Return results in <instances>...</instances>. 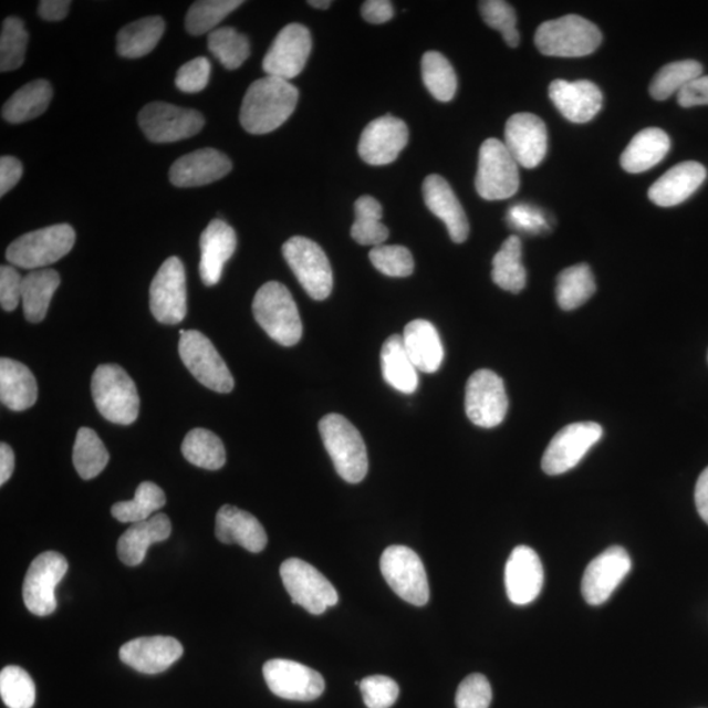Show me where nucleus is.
<instances>
[{
    "label": "nucleus",
    "instance_id": "nucleus-39",
    "mask_svg": "<svg viewBox=\"0 0 708 708\" xmlns=\"http://www.w3.org/2000/svg\"><path fill=\"white\" fill-rule=\"evenodd\" d=\"M184 458L205 470L216 471L226 464V450L221 438L211 430L196 428L189 431L181 445Z\"/></svg>",
    "mask_w": 708,
    "mask_h": 708
},
{
    "label": "nucleus",
    "instance_id": "nucleus-34",
    "mask_svg": "<svg viewBox=\"0 0 708 708\" xmlns=\"http://www.w3.org/2000/svg\"><path fill=\"white\" fill-rule=\"evenodd\" d=\"M382 375L389 386L402 394H414L419 375L410 361L400 335L389 336L381 351Z\"/></svg>",
    "mask_w": 708,
    "mask_h": 708
},
{
    "label": "nucleus",
    "instance_id": "nucleus-12",
    "mask_svg": "<svg viewBox=\"0 0 708 708\" xmlns=\"http://www.w3.org/2000/svg\"><path fill=\"white\" fill-rule=\"evenodd\" d=\"M509 402L504 381L492 371L481 369L466 385V415L480 428H494L504 421Z\"/></svg>",
    "mask_w": 708,
    "mask_h": 708
},
{
    "label": "nucleus",
    "instance_id": "nucleus-26",
    "mask_svg": "<svg viewBox=\"0 0 708 708\" xmlns=\"http://www.w3.org/2000/svg\"><path fill=\"white\" fill-rule=\"evenodd\" d=\"M423 196L427 208L445 223L455 243H464L470 233L469 219L462 205L440 175H429L423 184Z\"/></svg>",
    "mask_w": 708,
    "mask_h": 708
},
{
    "label": "nucleus",
    "instance_id": "nucleus-27",
    "mask_svg": "<svg viewBox=\"0 0 708 708\" xmlns=\"http://www.w3.org/2000/svg\"><path fill=\"white\" fill-rule=\"evenodd\" d=\"M237 233L222 219H212L200 239V275L204 285L215 287L221 280L223 268L237 250Z\"/></svg>",
    "mask_w": 708,
    "mask_h": 708
},
{
    "label": "nucleus",
    "instance_id": "nucleus-29",
    "mask_svg": "<svg viewBox=\"0 0 708 708\" xmlns=\"http://www.w3.org/2000/svg\"><path fill=\"white\" fill-rule=\"evenodd\" d=\"M216 535L225 544L237 543L258 554L266 549L268 537L257 517L237 507L223 506L216 517Z\"/></svg>",
    "mask_w": 708,
    "mask_h": 708
},
{
    "label": "nucleus",
    "instance_id": "nucleus-48",
    "mask_svg": "<svg viewBox=\"0 0 708 708\" xmlns=\"http://www.w3.org/2000/svg\"><path fill=\"white\" fill-rule=\"evenodd\" d=\"M28 32L23 20L11 17L3 21L0 33V71H13L24 63Z\"/></svg>",
    "mask_w": 708,
    "mask_h": 708
},
{
    "label": "nucleus",
    "instance_id": "nucleus-44",
    "mask_svg": "<svg viewBox=\"0 0 708 708\" xmlns=\"http://www.w3.org/2000/svg\"><path fill=\"white\" fill-rule=\"evenodd\" d=\"M421 74L425 87L436 101L448 103L456 96L457 74L441 53L427 52L423 55Z\"/></svg>",
    "mask_w": 708,
    "mask_h": 708
},
{
    "label": "nucleus",
    "instance_id": "nucleus-18",
    "mask_svg": "<svg viewBox=\"0 0 708 708\" xmlns=\"http://www.w3.org/2000/svg\"><path fill=\"white\" fill-rule=\"evenodd\" d=\"M311 49H313V40L306 27L301 24L283 27L264 56L266 74L290 82L306 66Z\"/></svg>",
    "mask_w": 708,
    "mask_h": 708
},
{
    "label": "nucleus",
    "instance_id": "nucleus-5",
    "mask_svg": "<svg viewBox=\"0 0 708 708\" xmlns=\"http://www.w3.org/2000/svg\"><path fill=\"white\" fill-rule=\"evenodd\" d=\"M534 41L544 55L577 59L597 51L602 33L590 20L565 15L538 27Z\"/></svg>",
    "mask_w": 708,
    "mask_h": 708
},
{
    "label": "nucleus",
    "instance_id": "nucleus-8",
    "mask_svg": "<svg viewBox=\"0 0 708 708\" xmlns=\"http://www.w3.org/2000/svg\"><path fill=\"white\" fill-rule=\"evenodd\" d=\"M282 254L311 299H329L334 288V273L321 246L309 238L293 237L282 246Z\"/></svg>",
    "mask_w": 708,
    "mask_h": 708
},
{
    "label": "nucleus",
    "instance_id": "nucleus-36",
    "mask_svg": "<svg viewBox=\"0 0 708 708\" xmlns=\"http://www.w3.org/2000/svg\"><path fill=\"white\" fill-rule=\"evenodd\" d=\"M60 283V274L54 269H38V271L25 275L21 303H23L24 316L28 322L40 323L44 321Z\"/></svg>",
    "mask_w": 708,
    "mask_h": 708
},
{
    "label": "nucleus",
    "instance_id": "nucleus-22",
    "mask_svg": "<svg viewBox=\"0 0 708 708\" xmlns=\"http://www.w3.org/2000/svg\"><path fill=\"white\" fill-rule=\"evenodd\" d=\"M183 654L181 643L171 636L137 637L119 648L122 662L145 675L167 670Z\"/></svg>",
    "mask_w": 708,
    "mask_h": 708
},
{
    "label": "nucleus",
    "instance_id": "nucleus-17",
    "mask_svg": "<svg viewBox=\"0 0 708 708\" xmlns=\"http://www.w3.org/2000/svg\"><path fill=\"white\" fill-rule=\"evenodd\" d=\"M263 675L268 688L282 699L310 702L321 697L325 688L321 673L285 658L266 663Z\"/></svg>",
    "mask_w": 708,
    "mask_h": 708
},
{
    "label": "nucleus",
    "instance_id": "nucleus-23",
    "mask_svg": "<svg viewBox=\"0 0 708 708\" xmlns=\"http://www.w3.org/2000/svg\"><path fill=\"white\" fill-rule=\"evenodd\" d=\"M544 582L543 565L533 549L519 546L506 566V590L514 605L525 606L540 596Z\"/></svg>",
    "mask_w": 708,
    "mask_h": 708
},
{
    "label": "nucleus",
    "instance_id": "nucleus-42",
    "mask_svg": "<svg viewBox=\"0 0 708 708\" xmlns=\"http://www.w3.org/2000/svg\"><path fill=\"white\" fill-rule=\"evenodd\" d=\"M165 506L166 494L162 488L153 481H144L138 486L133 500L116 502L111 512L119 522L136 523L152 519Z\"/></svg>",
    "mask_w": 708,
    "mask_h": 708
},
{
    "label": "nucleus",
    "instance_id": "nucleus-55",
    "mask_svg": "<svg viewBox=\"0 0 708 708\" xmlns=\"http://www.w3.org/2000/svg\"><path fill=\"white\" fill-rule=\"evenodd\" d=\"M210 71V62L205 56H197L177 71L176 87L186 94H196L208 86Z\"/></svg>",
    "mask_w": 708,
    "mask_h": 708
},
{
    "label": "nucleus",
    "instance_id": "nucleus-33",
    "mask_svg": "<svg viewBox=\"0 0 708 708\" xmlns=\"http://www.w3.org/2000/svg\"><path fill=\"white\" fill-rule=\"evenodd\" d=\"M670 150V138L657 127L636 134L621 157V166L628 174H642L660 163Z\"/></svg>",
    "mask_w": 708,
    "mask_h": 708
},
{
    "label": "nucleus",
    "instance_id": "nucleus-14",
    "mask_svg": "<svg viewBox=\"0 0 708 708\" xmlns=\"http://www.w3.org/2000/svg\"><path fill=\"white\" fill-rule=\"evenodd\" d=\"M604 435L597 423L585 421L566 425L552 438L542 458V469L548 476H562L576 467Z\"/></svg>",
    "mask_w": 708,
    "mask_h": 708
},
{
    "label": "nucleus",
    "instance_id": "nucleus-52",
    "mask_svg": "<svg viewBox=\"0 0 708 708\" xmlns=\"http://www.w3.org/2000/svg\"><path fill=\"white\" fill-rule=\"evenodd\" d=\"M367 708H389L399 697V686L393 678L386 676H371L360 683Z\"/></svg>",
    "mask_w": 708,
    "mask_h": 708
},
{
    "label": "nucleus",
    "instance_id": "nucleus-53",
    "mask_svg": "<svg viewBox=\"0 0 708 708\" xmlns=\"http://www.w3.org/2000/svg\"><path fill=\"white\" fill-rule=\"evenodd\" d=\"M492 700L490 681L476 673L460 683L456 696L457 708H488Z\"/></svg>",
    "mask_w": 708,
    "mask_h": 708
},
{
    "label": "nucleus",
    "instance_id": "nucleus-35",
    "mask_svg": "<svg viewBox=\"0 0 708 708\" xmlns=\"http://www.w3.org/2000/svg\"><path fill=\"white\" fill-rule=\"evenodd\" d=\"M53 97L51 83L44 80L25 84L6 102L2 116L7 123L23 124L39 117L48 110Z\"/></svg>",
    "mask_w": 708,
    "mask_h": 708
},
{
    "label": "nucleus",
    "instance_id": "nucleus-61",
    "mask_svg": "<svg viewBox=\"0 0 708 708\" xmlns=\"http://www.w3.org/2000/svg\"><path fill=\"white\" fill-rule=\"evenodd\" d=\"M15 470V455L9 444H0V485L4 486Z\"/></svg>",
    "mask_w": 708,
    "mask_h": 708
},
{
    "label": "nucleus",
    "instance_id": "nucleus-46",
    "mask_svg": "<svg viewBox=\"0 0 708 708\" xmlns=\"http://www.w3.org/2000/svg\"><path fill=\"white\" fill-rule=\"evenodd\" d=\"M208 46L211 54L229 70L239 69L250 56V41L232 27L212 31L208 38Z\"/></svg>",
    "mask_w": 708,
    "mask_h": 708
},
{
    "label": "nucleus",
    "instance_id": "nucleus-9",
    "mask_svg": "<svg viewBox=\"0 0 708 708\" xmlns=\"http://www.w3.org/2000/svg\"><path fill=\"white\" fill-rule=\"evenodd\" d=\"M179 354L184 365L201 385L219 394L232 392L236 382L228 365L200 331L180 332Z\"/></svg>",
    "mask_w": 708,
    "mask_h": 708
},
{
    "label": "nucleus",
    "instance_id": "nucleus-51",
    "mask_svg": "<svg viewBox=\"0 0 708 708\" xmlns=\"http://www.w3.org/2000/svg\"><path fill=\"white\" fill-rule=\"evenodd\" d=\"M479 10L486 24L499 31L508 46H519L520 33L516 28L517 17L511 4L502 0H485L479 3Z\"/></svg>",
    "mask_w": 708,
    "mask_h": 708
},
{
    "label": "nucleus",
    "instance_id": "nucleus-62",
    "mask_svg": "<svg viewBox=\"0 0 708 708\" xmlns=\"http://www.w3.org/2000/svg\"><path fill=\"white\" fill-rule=\"evenodd\" d=\"M696 506L698 513L708 525V467L700 473L696 486Z\"/></svg>",
    "mask_w": 708,
    "mask_h": 708
},
{
    "label": "nucleus",
    "instance_id": "nucleus-10",
    "mask_svg": "<svg viewBox=\"0 0 708 708\" xmlns=\"http://www.w3.org/2000/svg\"><path fill=\"white\" fill-rule=\"evenodd\" d=\"M280 575L293 604L311 614L321 615L339 602V594L329 579L301 559L293 558L283 562Z\"/></svg>",
    "mask_w": 708,
    "mask_h": 708
},
{
    "label": "nucleus",
    "instance_id": "nucleus-63",
    "mask_svg": "<svg viewBox=\"0 0 708 708\" xmlns=\"http://www.w3.org/2000/svg\"><path fill=\"white\" fill-rule=\"evenodd\" d=\"M309 4L311 7H314V9H317V10H327L329 7L331 6V2L330 0H311Z\"/></svg>",
    "mask_w": 708,
    "mask_h": 708
},
{
    "label": "nucleus",
    "instance_id": "nucleus-38",
    "mask_svg": "<svg viewBox=\"0 0 708 708\" xmlns=\"http://www.w3.org/2000/svg\"><path fill=\"white\" fill-rule=\"evenodd\" d=\"M492 280L509 293H520L527 285V271L522 264V243L519 237H509L492 261Z\"/></svg>",
    "mask_w": 708,
    "mask_h": 708
},
{
    "label": "nucleus",
    "instance_id": "nucleus-31",
    "mask_svg": "<svg viewBox=\"0 0 708 708\" xmlns=\"http://www.w3.org/2000/svg\"><path fill=\"white\" fill-rule=\"evenodd\" d=\"M403 343L416 369L436 373L444 361V346L435 325L424 319H416L406 325Z\"/></svg>",
    "mask_w": 708,
    "mask_h": 708
},
{
    "label": "nucleus",
    "instance_id": "nucleus-19",
    "mask_svg": "<svg viewBox=\"0 0 708 708\" xmlns=\"http://www.w3.org/2000/svg\"><path fill=\"white\" fill-rule=\"evenodd\" d=\"M632 558L621 546L605 550L586 566L582 582L583 597L587 604L600 606L632 571Z\"/></svg>",
    "mask_w": 708,
    "mask_h": 708
},
{
    "label": "nucleus",
    "instance_id": "nucleus-28",
    "mask_svg": "<svg viewBox=\"0 0 708 708\" xmlns=\"http://www.w3.org/2000/svg\"><path fill=\"white\" fill-rule=\"evenodd\" d=\"M706 168L698 162H684L665 173L648 190L649 200L657 207H677L702 186Z\"/></svg>",
    "mask_w": 708,
    "mask_h": 708
},
{
    "label": "nucleus",
    "instance_id": "nucleus-58",
    "mask_svg": "<svg viewBox=\"0 0 708 708\" xmlns=\"http://www.w3.org/2000/svg\"><path fill=\"white\" fill-rule=\"evenodd\" d=\"M23 176V165L15 157L4 155L0 159V196L9 194Z\"/></svg>",
    "mask_w": 708,
    "mask_h": 708
},
{
    "label": "nucleus",
    "instance_id": "nucleus-57",
    "mask_svg": "<svg viewBox=\"0 0 708 708\" xmlns=\"http://www.w3.org/2000/svg\"><path fill=\"white\" fill-rule=\"evenodd\" d=\"M677 102L683 108H691L697 105H708V75L699 76L686 84L678 92Z\"/></svg>",
    "mask_w": 708,
    "mask_h": 708
},
{
    "label": "nucleus",
    "instance_id": "nucleus-40",
    "mask_svg": "<svg viewBox=\"0 0 708 708\" xmlns=\"http://www.w3.org/2000/svg\"><path fill=\"white\" fill-rule=\"evenodd\" d=\"M594 293L596 281L590 266H573L558 275L556 300L562 310L571 311L583 306Z\"/></svg>",
    "mask_w": 708,
    "mask_h": 708
},
{
    "label": "nucleus",
    "instance_id": "nucleus-50",
    "mask_svg": "<svg viewBox=\"0 0 708 708\" xmlns=\"http://www.w3.org/2000/svg\"><path fill=\"white\" fill-rule=\"evenodd\" d=\"M372 264L388 278H408L415 271V260L403 246H378L369 253Z\"/></svg>",
    "mask_w": 708,
    "mask_h": 708
},
{
    "label": "nucleus",
    "instance_id": "nucleus-1",
    "mask_svg": "<svg viewBox=\"0 0 708 708\" xmlns=\"http://www.w3.org/2000/svg\"><path fill=\"white\" fill-rule=\"evenodd\" d=\"M299 98L300 92L292 83L274 76L261 77L246 92L240 124L246 132L258 136L272 133L293 115Z\"/></svg>",
    "mask_w": 708,
    "mask_h": 708
},
{
    "label": "nucleus",
    "instance_id": "nucleus-21",
    "mask_svg": "<svg viewBox=\"0 0 708 708\" xmlns=\"http://www.w3.org/2000/svg\"><path fill=\"white\" fill-rule=\"evenodd\" d=\"M504 145L517 165L540 166L548 153L546 125L533 113H516L507 122Z\"/></svg>",
    "mask_w": 708,
    "mask_h": 708
},
{
    "label": "nucleus",
    "instance_id": "nucleus-47",
    "mask_svg": "<svg viewBox=\"0 0 708 708\" xmlns=\"http://www.w3.org/2000/svg\"><path fill=\"white\" fill-rule=\"evenodd\" d=\"M240 0H201L190 6L186 28L192 35H201L217 30V25L239 9Z\"/></svg>",
    "mask_w": 708,
    "mask_h": 708
},
{
    "label": "nucleus",
    "instance_id": "nucleus-4",
    "mask_svg": "<svg viewBox=\"0 0 708 708\" xmlns=\"http://www.w3.org/2000/svg\"><path fill=\"white\" fill-rule=\"evenodd\" d=\"M92 399L104 419L131 425L139 415V395L131 375L116 364L97 366L91 379Z\"/></svg>",
    "mask_w": 708,
    "mask_h": 708
},
{
    "label": "nucleus",
    "instance_id": "nucleus-45",
    "mask_svg": "<svg viewBox=\"0 0 708 708\" xmlns=\"http://www.w3.org/2000/svg\"><path fill=\"white\" fill-rule=\"evenodd\" d=\"M704 66L698 61L686 60L668 63L655 75L649 86V94L655 101H667L673 94H678L686 84L702 76Z\"/></svg>",
    "mask_w": 708,
    "mask_h": 708
},
{
    "label": "nucleus",
    "instance_id": "nucleus-3",
    "mask_svg": "<svg viewBox=\"0 0 708 708\" xmlns=\"http://www.w3.org/2000/svg\"><path fill=\"white\" fill-rule=\"evenodd\" d=\"M252 313L267 335L283 346H293L302 337L299 308L285 285L278 281L267 282L258 290L252 303Z\"/></svg>",
    "mask_w": 708,
    "mask_h": 708
},
{
    "label": "nucleus",
    "instance_id": "nucleus-49",
    "mask_svg": "<svg viewBox=\"0 0 708 708\" xmlns=\"http://www.w3.org/2000/svg\"><path fill=\"white\" fill-rule=\"evenodd\" d=\"M0 696L9 708H32L35 700L32 677L17 665L6 667L0 673Z\"/></svg>",
    "mask_w": 708,
    "mask_h": 708
},
{
    "label": "nucleus",
    "instance_id": "nucleus-7",
    "mask_svg": "<svg viewBox=\"0 0 708 708\" xmlns=\"http://www.w3.org/2000/svg\"><path fill=\"white\" fill-rule=\"evenodd\" d=\"M476 188L487 201L507 200L519 190V165L504 142L490 138L481 145Z\"/></svg>",
    "mask_w": 708,
    "mask_h": 708
},
{
    "label": "nucleus",
    "instance_id": "nucleus-30",
    "mask_svg": "<svg viewBox=\"0 0 708 708\" xmlns=\"http://www.w3.org/2000/svg\"><path fill=\"white\" fill-rule=\"evenodd\" d=\"M171 521L163 513L155 514L146 521L132 523L118 540L119 561L131 566L139 565L145 561L148 548L154 543L166 541L171 535Z\"/></svg>",
    "mask_w": 708,
    "mask_h": 708
},
{
    "label": "nucleus",
    "instance_id": "nucleus-13",
    "mask_svg": "<svg viewBox=\"0 0 708 708\" xmlns=\"http://www.w3.org/2000/svg\"><path fill=\"white\" fill-rule=\"evenodd\" d=\"M138 123L147 139L155 144H171L200 133L205 118L195 110L157 102L147 104L139 112Z\"/></svg>",
    "mask_w": 708,
    "mask_h": 708
},
{
    "label": "nucleus",
    "instance_id": "nucleus-16",
    "mask_svg": "<svg viewBox=\"0 0 708 708\" xmlns=\"http://www.w3.org/2000/svg\"><path fill=\"white\" fill-rule=\"evenodd\" d=\"M150 309L162 324H179L187 316V279L181 260L168 258L153 279Z\"/></svg>",
    "mask_w": 708,
    "mask_h": 708
},
{
    "label": "nucleus",
    "instance_id": "nucleus-41",
    "mask_svg": "<svg viewBox=\"0 0 708 708\" xmlns=\"http://www.w3.org/2000/svg\"><path fill=\"white\" fill-rule=\"evenodd\" d=\"M356 221L352 226V238L361 246L378 247L386 242L388 230L382 223L384 210L378 200L372 196L360 197L354 204Z\"/></svg>",
    "mask_w": 708,
    "mask_h": 708
},
{
    "label": "nucleus",
    "instance_id": "nucleus-15",
    "mask_svg": "<svg viewBox=\"0 0 708 708\" xmlns=\"http://www.w3.org/2000/svg\"><path fill=\"white\" fill-rule=\"evenodd\" d=\"M66 558L55 551L42 552L27 571L23 585L24 604L38 617H46L56 608L55 587L66 575Z\"/></svg>",
    "mask_w": 708,
    "mask_h": 708
},
{
    "label": "nucleus",
    "instance_id": "nucleus-56",
    "mask_svg": "<svg viewBox=\"0 0 708 708\" xmlns=\"http://www.w3.org/2000/svg\"><path fill=\"white\" fill-rule=\"evenodd\" d=\"M23 280L15 267L0 268V304L4 311L17 310L23 294Z\"/></svg>",
    "mask_w": 708,
    "mask_h": 708
},
{
    "label": "nucleus",
    "instance_id": "nucleus-24",
    "mask_svg": "<svg viewBox=\"0 0 708 708\" xmlns=\"http://www.w3.org/2000/svg\"><path fill=\"white\" fill-rule=\"evenodd\" d=\"M231 169L232 163L228 155L215 148H201L177 159L169 169V180L177 188L202 187L221 180Z\"/></svg>",
    "mask_w": 708,
    "mask_h": 708
},
{
    "label": "nucleus",
    "instance_id": "nucleus-37",
    "mask_svg": "<svg viewBox=\"0 0 708 708\" xmlns=\"http://www.w3.org/2000/svg\"><path fill=\"white\" fill-rule=\"evenodd\" d=\"M165 30V20L159 17L134 21L118 32L117 52L125 59H140L154 51Z\"/></svg>",
    "mask_w": 708,
    "mask_h": 708
},
{
    "label": "nucleus",
    "instance_id": "nucleus-59",
    "mask_svg": "<svg viewBox=\"0 0 708 708\" xmlns=\"http://www.w3.org/2000/svg\"><path fill=\"white\" fill-rule=\"evenodd\" d=\"M361 12L371 24H384L394 18V7L388 0H367Z\"/></svg>",
    "mask_w": 708,
    "mask_h": 708
},
{
    "label": "nucleus",
    "instance_id": "nucleus-32",
    "mask_svg": "<svg viewBox=\"0 0 708 708\" xmlns=\"http://www.w3.org/2000/svg\"><path fill=\"white\" fill-rule=\"evenodd\" d=\"M39 398L38 381L30 367L17 360H0V400L11 410L30 409Z\"/></svg>",
    "mask_w": 708,
    "mask_h": 708
},
{
    "label": "nucleus",
    "instance_id": "nucleus-60",
    "mask_svg": "<svg viewBox=\"0 0 708 708\" xmlns=\"http://www.w3.org/2000/svg\"><path fill=\"white\" fill-rule=\"evenodd\" d=\"M71 2L67 0H42L39 6V15L46 21H60L65 19Z\"/></svg>",
    "mask_w": 708,
    "mask_h": 708
},
{
    "label": "nucleus",
    "instance_id": "nucleus-2",
    "mask_svg": "<svg viewBox=\"0 0 708 708\" xmlns=\"http://www.w3.org/2000/svg\"><path fill=\"white\" fill-rule=\"evenodd\" d=\"M319 431L340 478L352 485L363 481L369 459L358 429L344 416L330 414L319 421Z\"/></svg>",
    "mask_w": 708,
    "mask_h": 708
},
{
    "label": "nucleus",
    "instance_id": "nucleus-6",
    "mask_svg": "<svg viewBox=\"0 0 708 708\" xmlns=\"http://www.w3.org/2000/svg\"><path fill=\"white\" fill-rule=\"evenodd\" d=\"M74 244L75 231L70 225H53L18 238L7 248L6 258L13 267L38 271L65 258Z\"/></svg>",
    "mask_w": 708,
    "mask_h": 708
},
{
    "label": "nucleus",
    "instance_id": "nucleus-20",
    "mask_svg": "<svg viewBox=\"0 0 708 708\" xmlns=\"http://www.w3.org/2000/svg\"><path fill=\"white\" fill-rule=\"evenodd\" d=\"M408 144V127L394 116L375 118L361 134L358 154L367 165L386 166L398 159Z\"/></svg>",
    "mask_w": 708,
    "mask_h": 708
},
{
    "label": "nucleus",
    "instance_id": "nucleus-25",
    "mask_svg": "<svg viewBox=\"0 0 708 708\" xmlns=\"http://www.w3.org/2000/svg\"><path fill=\"white\" fill-rule=\"evenodd\" d=\"M549 95L563 117L575 124L590 123L604 102L601 90L590 81L556 80L550 84Z\"/></svg>",
    "mask_w": 708,
    "mask_h": 708
},
{
    "label": "nucleus",
    "instance_id": "nucleus-43",
    "mask_svg": "<svg viewBox=\"0 0 708 708\" xmlns=\"http://www.w3.org/2000/svg\"><path fill=\"white\" fill-rule=\"evenodd\" d=\"M110 462V452L94 429L77 430L73 449V464L84 480L94 479Z\"/></svg>",
    "mask_w": 708,
    "mask_h": 708
},
{
    "label": "nucleus",
    "instance_id": "nucleus-11",
    "mask_svg": "<svg viewBox=\"0 0 708 708\" xmlns=\"http://www.w3.org/2000/svg\"><path fill=\"white\" fill-rule=\"evenodd\" d=\"M381 571L387 584L410 605L429 601L427 572L419 555L406 546H389L381 558Z\"/></svg>",
    "mask_w": 708,
    "mask_h": 708
},
{
    "label": "nucleus",
    "instance_id": "nucleus-54",
    "mask_svg": "<svg viewBox=\"0 0 708 708\" xmlns=\"http://www.w3.org/2000/svg\"><path fill=\"white\" fill-rule=\"evenodd\" d=\"M509 225L521 232L538 236L550 229L546 215L541 209L529 204H517L508 210Z\"/></svg>",
    "mask_w": 708,
    "mask_h": 708
}]
</instances>
